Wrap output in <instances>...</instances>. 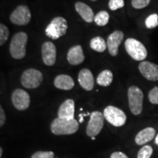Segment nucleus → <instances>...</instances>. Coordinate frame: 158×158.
<instances>
[{"label": "nucleus", "mask_w": 158, "mask_h": 158, "mask_svg": "<svg viewBox=\"0 0 158 158\" xmlns=\"http://www.w3.org/2000/svg\"><path fill=\"white\" fill-rule=\"evenodd\" d=\"M79 127L78 122L75 119H65L57 117L51 124V130L54 135H71L76 133Z\"/></svg>", "instance_id": "nucleus-1"}, {"label": "nucleus", "mask_w": 158, "mask_h": 158, "mask_svg": "<svg viewBox=\"0 0 158 158\" xmlns=\"http://www.w3.org/2000/svg\"><path fill=\"white\" fill-rule=\"evenodd\" d=\"M28 37L27 33L20 31L13 35L10 45V53L13 58L21 59L26 56V45Z\"/></svg>", "instance_id": "nucleus-2"}, {"label": "nucleus", "mask_w": 158, "mask_h": 158, "mask_svg": "<svg viewBox=\"0 0 158 158\" xmlns=\"http://www.w3.org/2000/svg\"><path fill=\"white\" fill-rule=\"evenodd\" d=\"M128 101L130 111L134 115H139L143 110V94L138 86H132L128 89Z\"/></svg>", "instance_id": "nucleus-3"}, {"label": "nucleus", "mask_w": 158, "mask_h": 158, "mask_svg": "<svg viewBox=\"0 0 158 158\" xmlns=\"http://www.w3.org/2000/svg\"><path fill=\"white\" fill-rule=\"evenodd\" d=\"M68 23L62 17L54 18L45 29V35L53 40L64 36L68 30Z\"/></svg>", "instance_id": "nucleus-4"}, {"label": "nucleus", "mask_w": 158, "mask_h": 158, "mask_svg": "<svg viewBox=\"0 0 158 158\" xmlns=\"http://www.w3.org/2000/svg\"><path fill=\"white\" fill-rule=\"evenodd\" d=\"M127 54L136 61H143L147 58V51L140 41L134 38H128L124 43Z\"/></svg>", "instance_id": "nucleus-5"}, {"label": "nucleus", "mask_w": 158, "mask_h": 158, "mask_svg": "<svg viewBox=\"0 0 158 158\" xmlns=\"http://www.w3.org/2000/svg\"><path fill=\"white\" fill-rule=\"evenodd\" d=\"M43 76L36 69L30 68L25 70L21 77V84L27 89H35L42 84Z\"/></svg>", "instance_id": "nucleus-6"}, {"label": "nucleus", "mask_w": 158, "mask_h": 158, "mask_svg": "<svg viewBox=\"0 0 158 158\" xmlns=\"http://www.w3.org/2000/svg\"><path fill=\"white\" fill-rule=\"evenodd\" d=\"M104 117L115 127H121L125 124L127 116L123 110L113 106H107L103 111Z\"/></svg>", "instance_id": "nucleus-7"}, {"label": "nucleus", "mask_w": 158, "mask_h": 158, "mask_svg": "<svg viewBox=\"0 0 158 158\" xmlns=\"http://www.w3.org/2000/svg\"><path fill=\"white\" fill-rule=\"evenodd\" d=\"M104 115L100 111H93L86 127V134L89 137H95L100 133L104 124Z\"/></svg>", "instance_id": "nucleus-8"}, {"label": "nucleus", "mask_w": 158, "mask_h": 158, "mask_svg": "<svg viewBox=\"0 0 158 158\" xmlns=\"http://www.w3.org/2000/svg\"><path fill=\"white\" fill-rule=\"evenodd\" d=\"M10 21L15 25L24 26L28 24L31 20V13L27 5L17 7L10 16Z\"/></svg>", "instance_id": "nucleus-9"}, {"label": "nucleus", "mask_w": 158, "mask_h": 158, "mask_svg": "<svg viewBox=\"0 0 158 158\" xmlns=\"http://www.w3.org/2000/svg\"><path fill=\"white\" fill-rule=\"evenodd\" d=\"M12 102L16 109L24 110L29 108L30 104V97L26 91L17 89L12 94Z\"/></svg>", "instance_id": "nucleus-10"}, {"label": "nucleus", "mask_w": 158, "mask_h": 158, "mask_svg": "<svg viewBox=\"0 0 158 158\" xmlns=\"http://www.w3.org/2000/svg\"><path fill=\"white\" fill-rule=\"evenodd\" d=\"M138 69L144 78L147 80L158 81V65L152 62L143 61L138 65Z\"/></svg>", "instance_id": "nucleus-11"}, {"label": "nucleus", "mask_w": 158, "mask_h": 158, "mask_svg": "<svg viewBox=\"0 0 158 158\" xmlns=\"http://www.w3.org/2000/svg\"><path fill=\"white\" fill-rule=\"evenodd\" d=\"M42 59L47 66H52L56 62V48L51 42H45L42 45Z\"/></svg>", "instance_id": "nucleus-12"}, {"label": "nucleus", "mask_w": 158, "mask_h": 158, "mask_svg": "<svg viewBox=\"0 0 158 158\" xmlns=\"http://www.w3.org/2000/svg\"><path fill=\"white\" fill-rule=\"evenodd\" d=\"M124 39V33L122 31L116 30L111 33L107 39V48L109 54L116 56L118 53V46Z\"/></svg>", "instance_id": "nucleus-13"}, {"label": "nucleus", "mask_w": 158, "mask_h": 158, "mask_svg": "<svg viewBox=\"0 0 158 158\" xmlns=\"http://www.w3.org/2000/svg\"><path fill=\"white\" fill-rule=\"evenodd\" d=\"M78 81L81 86L86 91L93 89L94 85V79L92 72L88 69H82L79 72Z\"/></svg>", "instance_id": "nucleus-14"}, {"label": "nucleus", "mask_w": 158, "mask_h": 158, "mask_svg": "<svg viewBox=\"0 0 158 158\" xmlns=\"http://www.w3.org/2000/svg\"><path fill=\"white\" fill-rule=\"evenodd\" d=\"M67 59L68 62L72 65L81 64L85 59L82 47L80 45H77L70 48L67 55Z\"/></svg>", "instance_id": "nucleus-15"}, {"label": "nucleus", "mask_w": 158, "mask_h": 158, "mask_svg": "<svg viewBox=\"0 0 158 158\" xmlns=\"http://www.w3.org/2000/svg\"><path fill=\"white\" fill-rule=\"evenodd\" d=\"M75 113V102L68 99L62 103L58 110V117L65 119H73Z\"/></svg>", "instance_id": "nucleus-16"}, {"label": "nucleus", "mask_w": 158, "mask_h": 158, "mask_svg": "<svg viewBox=\"0 0 158 158\" xmlns=\"http://www.w3.org/2000/svg\"><path fill=\"white\" fill-rule=\"evenodd\" d=\"M75 8L79 15L86 22L92 23L94 20V12L89 6L81 2H78L75 5Z\"/></svg>", "instance_id": "nucleus-17"}, {"label": "nucleus", "mask_w": 158, "mask_h": 158, "mask_svg": "<svg viewBox=\"0 0 158 158\" xmlns=\"http://www.w3.org/2000/svg\"><path fill=\"white\" fill-rule=\"evenodd\" d=\"M54 86L62 90H70L74 87L73 79L68 75H59L54 79Z\"/></svg>", "instance_id": "nucleus-18"}, {"label": "nucleus", "mask_w": 158, "mask_h": 158, "mask_svg": "<svg viewBox=\"0 0 158 158\" xmlns=\"http://www.w3.org/2000/svg\"><path fill=\"white\" fill-rule=\"evenodd\" d=\"M155 136V130L153 127H147L141 130L135 136V141L138 145H144L151 141Z\"/></svg>", "instance_id": "nucleus-19"}, {"label": "nucleus", "mask_w": 158, "mask_h": 158, "mask_svg": "<svg viewBox=\"0 0 158 158\" xmlns=\"http://www.w3.org/2000/svg\"><path fill=\"white\" fill-rule=\"evenodd\" d=\"M113 81V73L109 70L102 71L97 78V83L101 86H108Z\"/></svg>", "instance_id": "nucleus-20"}, {"label": "nucleus", "mask_w": 158, "mask_h": 158, "mask_svg": "<svg viewBox=\"0 0 158 158\" xmlns=\"http://www.w3.org/2000/svg\"><path fill=\"white\" fill-rule=\"evenodd\" d=\"M90 47L97 52H104L107 48V43L101 37H95L90 41Z\"/></svg>", "instance_id": "nucleus-21"}, {"label": "nucleus", "mask_w": 158, "mask_h": 158, "mask_svg": "<svg viewBox=\"0 0 158 158\" xmlns=\"http://www.w3.org/2000/svg\"><path fill=\"white\" fill-rule=\"evenodd\" d=\"M109 19L110 16L108 12L102 10L95 15L94 21L99 27H103V26L108 24V21H109Z\"/></svg>", "instance_id": "nucleus-22"}, {"label": "nucleus", "mask_w": 158, "mask_h": 158, "mask_svg": "<svg viewBox=\"0 0 158 158\" xmlns=\"http://www.w3.org/2000/svg\"><path fill=\"white\" fill-rule=\"evenodd\" d=\"M153 152L152 147L149 145L143 146L138 153V158H150Z\"/></svg>", "instance_id": "nucleus-23"}, {"label": "nucleus", "mask_w": 158, "mask_h": 158, "mask_svg": "<svg viewBox=\"0 0 158 158\" xmlns=\"http://www.w3.org/2000/svg\"><path fill=\"white\" fill-rule=\"evenodd\" d=\"M10 35L9 29L3 23L0 24V45H3L7 42Z\"/></svg>", "instance_id": "nucleus-24"}, {"label": "nucleus", "mask_w": 158, "mask_h": 158, "mask_svg": "<svg viewBox=\"0 0 158 158\" xmlns=\"http://www.w3.org/2000/svg\"><path fill=\"white\" fill-rule=\"evenodd\" d=\"M146 27L148 29H152L158 26V15L156 14H152L149 16H148L146 19L145 21Z\"/></svg>", "instance_id": "nucleus-25"}, {"label": "nucleus", "mask_w": 158, "mask_h": 158, "mask_svg": "<svg viewBox=\"0 0 158 158\" xmlns=\"http://www.w3.org/2000/svg\"><path fill=\"white\" fill-rule=\"evenodd\" d=\"M124 6V0H110L108 2V7L111 10H116L123 7Z\"/></svg>", "instance_id": "nucleus-26"}, {"label": "nucleus", "mask_w": 158, "mask_h": 158, "mask_svg": "<svg viewBox=\"0 0 158 158\" xmlns=\"http://www.w3.org/2000/svg\"><path fill=\"white\" fill-rule=\"evenodd\" d=\"M54 154L53 152L38 151L31 155V158H54Z\"/></svg>", "instance_id": "nucleus-27"}, {"label": "nucleus", "mask_w": 158, "mask_h": 158, "mask_svg": "<svg viewBox=\"0 0 158 158\" xmlns=\"http://www.w3.org/2000/svg\"><path fill=\"white\" fill-rule=\"evenodd\" d=\"M149 100L151 103L158 105V86L154 87L149 92Z\"/></svg>", "instance_id": "nucleus-28"}, {"label": "nucleus", "mask_w": 158, "mask_h": 158, "mask_svg": "<svg viewBox=\"0 0 158 158\" xmlns=\"http://www.w3.org/2000/svg\"><path fill=\"white\" fill-rule=\"evenodd\" d=\"M151 0H132V5L135 9H141L149 5Z\"/></svg>", "instance_id": "nucleus-29"}, {"label": "nucleus", "mask_w": 158, "mask_h": 158, "mask_svg": "<svg viewBox=\"0 0 158 158\" xmlns=\"http://www.w3.org/2000/svg\"><path fill=\"white\" fill-rule=\"evenodd\" d=\"M5 120H6V116H5V110H3L2 107H0V126L2 127V126L5 124Z\"/></svg>", "instance_id": "nucleus-30"}, {"label": "nucleus", "mask_w": 158, "mask_h": 158, "mask_svg": "<svg viewBox=\"0 0 158 158\" xmlns=\"http://www.w3.org/2000/svg\"><path fill=\"white\" fill-rule=\"evenodd\" d=\"M110 158H129L127 157L125 154L123 152H114L111 154L110 155Z\"/></svg>", "instance_id": "nucleus-31"}, {"label": "nucleus", "mask_w": 158, "mask_h": 158, "mask_svg": "<svg viewBox=\"0 0 158 158\" xmlns=\"http://www.w3.org/2000/svg\"><path fill=\"white\" fill-rule=\"evenodd\" d=\"M84 114H80V115H79V116H80V120H79V122H80V123H82L83 122H84V119H83V116H84Z\"/></svg>", "instance_id": "nucleus-32"}, {"label": "nucleus", "mask_w": 158, "mask_h": 158, "mask_svg": "<svg viewBox=\"0 0 158 158\" xmlns=\"http://www.w3.org/2000/svg\"><path fill=\"white\" fill-rule=\"evenodd\" d=\"M2 153H3V149L2 148H0V157H2Z\"/></svg>", "instance_id": "nucleus-33"}, {"label": "nucleus", "mask_w": 158, "mask_h": 158, "mask_svg": "<svg viewBox=\"0 0 158 158\" xmlns=\"http://www.w3.org/2000/svg\"><path fill=\"white\" fill-rule=\"evenodd\" d=\"M155 143L157 144V145L158 146V134L157 135V136H156V138H155Z\"/></svg>", "instance_id": "nucleus-34"}, {"label": "nucleus", "mask_w": 158, "mask_h": 158, "mask_svg": "<svg viewBox=\"0 0 158 158\" xmlns=\"http://www.w3.org/2000/svg\"><path fill=\"white\" fill-rule=\"evenodd\" d=\"M92 140H94V139H95V138H94V137H92Z\"/></svg>", "instance_id": "nucleus-35"}, {"label": "nucleus", "mask_w": 158, "mask_h": 158, "mask_svg": "<svg viewBox=\"0 0 158 158\" xmlns=\"http://www.w3.org/2000/svg\"><path fill=\"white\" fill-rule=\"evenodd\" d=\"M91 1H92V2H95V1H97V0H91Z\"/></svg>", "instance_id": "nucleus-36"}]
</instances>
